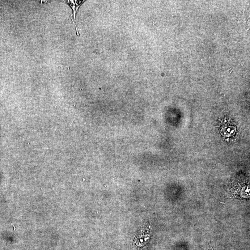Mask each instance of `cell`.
<instances>
[{
    "mask_svg": "<svg viewBox=\"0 0 250 250\" xmlns=\"http://www.w3.org/2000/svg\"><path fill=\"white\" fill-rule=\"evenodd\" d=\"M62 2H65L66 3L69 5L72 8V10H73V15H72L73 18H72V19L73 20V24H74L75 28H76L77 35L78 36H79V33L78 31V28H77V20H76V15L79 7L84 2H85V1H62Z\"/></svg>",
    "mask_w": 250,
    "mask_h": 250,
    "instance_id": "1",
    "label": "cell"
},
{
    "mask_svg": "<svg viewBox=\"0 0 250 250\" xmlns=\"http://www.w3.org/2000/svg\"><path fill=\"white\" fill-rule=\"evenodd\" d=\"M214 250V249L212 247H211L210 248V250Z\"/></svg>",
    "mask_w": 250,
    "mask_h": 250,
    "instance_id": "2",
    "label": "cell"
}]
</instances>
